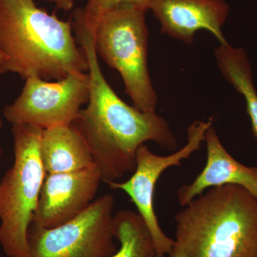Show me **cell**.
Instances as JSON below:
<instances>
[{"instance_id":"cell-6","label":"cell","mask_w":257,"mask_h":257,"mask_svg":"<svg viewBox=\"0 0 257 257\" xmlns=\"http://www.w3.org/2000/svg\"><path fill=\"white\" fill-rule=\"evenodd\" d=\"M114 198L94 199L82 214L47 229L33 223L29 228L30 257H109L116 251L113 234Z\"/></svg>"},{"instance_id":"cell-11","label":"cell","mask_w":257,"mask_h":257,"mask_svg":"<svg viewBox=\"0 0 257 257\" xmlns=\"http://www.w3.org/2000/svg\"><path fill=\"white\" fill-rule=\"evenodd\" d=\"M204 142L207 145V162L192 182L183 184L177 190L180 205L185 207L208 189L226 184L241 186L257 198V165L248 167L231 156L212 124L206 131Z\"/></svg>"},{"instance_id":"cell-2","label":"cell","mask_w":257,"mask_h":257,"mask_svg":"<svg viewBox=\"0 0 257 257\" xmlns=\"http://www.w3.org/2000/svg\"><path fill=\"white\" fill-rule=\"evenodd\" d=\"M184 207L169 257H257V198L246 189L211 187Z\"/></svg>"},{"instance_id":"cell-5","label":"cell","mask_w":257,"mask_h":257,"mask_svg":"<svg viewBox=\"0 0 257 257\" xmlns=\"http://www.w3.org/2000/svg\"><path fill=\"white\" fill-rule=\"evenodd\" d=\"M147 12L133 3L120 4L101 19L94 37L96 53L119 72L133 106L152 112L156 110L157 95L147 64Z\"/></svg>"},{"instance_id":"cell-10","label":"cell","mask_w":257,"mask_h":257,"mask_svg":"<svg viewBox=\"0 0 257 257\" xmlns=\"http://www.w3.org/2000/svg\"><path fill=\"white\" fill-rule=\"evenodd\" d=\"M150 10L162 33L187 45L199 30L210 32L220 45L228 44L221 30L230 10L225 0H152Z\"/></svg>"},{"instance_id":"cell-15","label":"cell","mask_w":257,"mask_h":257,"mask_svg":"<svg viewBox=\"0 0 257 257\" xmlns=\"http://www.w3.org/2000/svg\"><path fill=\"white\" fill-rule=\"evenodd\" d=\"M152 0H87L84 9H77L74 18L78 19L93 35L101 19L113 8L124 3H133L141 7L147 11Z\"/></svg>"},{"instance_id":"cell-16","label":"cell","mask_w":257,"mask_h":257,"mask_svg":"<svg viewBox=\"0 0 257 257\" xmlns=\"http://www.w3.org/2000/svg\"><path fill=\"white\" fill-rule=\"evenodd\" d=\"M47 1L54 3L57 8L66 12L72 10L74 6L73 0H47Z\"/></svg>"},{"instance_id":"cell-12","label":"cell","mask_w":257,"mask_h":257,"mask_svg":"<svg viewBox=\"0 0 257 257\" xmlns=\"http://www.w3.org/2000/svg\"><path fill=\"white\" fill-rule=\"evenodd\" d=\"M40 155L47 174L75 172L94 165L87 143L71 125L43 130Z\"/></svg>"},{"instance_id":"cell-13","label":"cell","mask_w":257,"mask_h":257,"mask_svg":"<svg viewBox=\"0 0 257 257\" xmlns=\"http://www.w3.org/2000/svg\"><path fill=\"white\" fill-rule=\"evenodd\" d=\"M214 55L223 77L244 98L252 133L257 139V91L246 51L227 44L219 45Z\"/></svg>"},{"instance_id":"cell-20","label":"cell","mask_w":257,"mask_h":257,"mask_svg":"<svg viewBox=\"0 0 257 257\" xmlns=\"http://www.w3.org/2000/svg\"><path fill=\"white\" fill-rule=\"evenodd\" d=\"M169 257V256H168Z\"/></svg>"},{"instance_id":"cell-19","label":"cell","mask_w":257,"mask_h":257,"mask_svg":"<svg viewBox=\"0 0 257 257\" xmlns=\"http://www.w3.org/2000/svg\"><path fill=\"white\" fill-rule=\"evenodd\" d=\"M2 156V149L1 147H0V158H1Z\"/></svg>"},{"instance_id":"cell-3","label":"cell","mask_w":257,"mask_h":257,"mask_svg":"<svg viewBox=\"0 0 257 257\" xmlns=\"http://www.w3.org/2000/svg\"><path fill=\"white\" fill-rule=\"evenodd\" d=\"M0 50L6 72L23 79L60 80L89 69L72 23L38 8L33 0H0Z\"/></svg>"},{"instance_id":"cell-17","label":"cell","mask_w":257,"mask_h":257,"mask_svg":"<svg viewBox=\"0 0 257 257\" xmlns=\"http://www.w3.org/2000/svg\"><path fill=\"white\" fill-rule=\"evenodd\" d=\"M7 62H8V60H7L6 57L0 50V69L3 70V73L6 72Z\"/></svg>"},{"instance_id":"cell-7","label":"cell","mask_w":257,"mask_h":257,"mask_svg":"<svg viewBox=\"0 0 257 257\" xmlns=\"http://www.w3.org/2000/svg\"><path fill=\"white\" fill-rule=\"evenodd\" d=\"M89 98V73L76 72L55 82L30 77L18 99L5 106L4 115L13 126H70Z\"/></svg>"},{"instance_id":"cell-14","label":"cell","mask_w":257,"mask_h":257,"mask_svg":"<svg viewBox=\"0 0 257 257\" xmlns=\"http://www.w3.org/2000/svg\"><path fill=\"white\" fill-rule=\"evenodd\" d=\"M113 234L120 246L109 257H157L151 233L138 212L118 211L113 216Z\"/></svg>"},{"instance_id":"cell-1","label":"cell","mask_w":257,"mask_h":257,"mask_svg":"<svg viewBox=\"0 0 257 257\" xmlns=\"http://www.w3.org/2000/svg\"><path fill=\"white\" fill-rule=\"evenodd\" d=\"M74 28L89 66V98L71 126L87 143L102 182H117L135 172L142 145L153 142L174 151L177 138L168 121L155 111L139 110L120 99L101 72L94 35L77 19Z\"/></svg>"},{"instance_id":"cell-9","label":"cell","mask_w":257,"mask_h":257,"mask_svg":"<svg viewBox=\"0 0 257 257\" xmlns=\"http://www.w3.org/2000/svg\"><path fill=\"white\" fill-rule=\"evenodd\" d=\"M101 182L95 165L75 172L47 174L32 223L50 229L72 220L94 202Z\"/></svg>"},{"instance_id":"cell-18","label":"cell","mask_w":257,"mask_h":257,"mask_svg":"<svg viewBox=\"0 0 257 257\" xmlns=\"http://www.w3.org/2000/svg\"><path fill=\"white\" fill-rule=\"evenodd\" d=\"M3 73V70H1V69H0V74ZM2 127H3V121H2L1 116H0V130H1Z\"/></svg>"},{"instance_id":"cell-4","label":"cell","mask_w":257,"mask_h":257,"mask_svg":"<svg viewBox=\"0 0 257 257\" xmlns=\"http://www.w3.org/2000/svg\"><path fill=\"white\" fill-rule=\"evenodd\" d=\"M12 132L14 164L0 182V246L8 257H30L28 230L47 175L40 155L43 130L19 124Z\"/></svg>"},{"instance_id":"cell-8","label":"cell","mask_w":257,"mask_h":257,"mask_svg":"<svg viewBox=\"0 0 257 257\" xmlns=\"http://www.w3.org/2000/svg\"><path fill=\"white\" fill-rule=\"evenodd\" d=\"M211 121H195L187 130V143L182 148L167 156H160L150 151L145 145L138 149L136 168L133 175L123 182L106 183L113 190H121L130 197L138 212L146 223L151 233L157 257L169 256L175 240L161 229L155 209V193L157 181L167 169L182 165L192 154L198 151L205 138V133Z\"/></svg>"}]
</instances>
